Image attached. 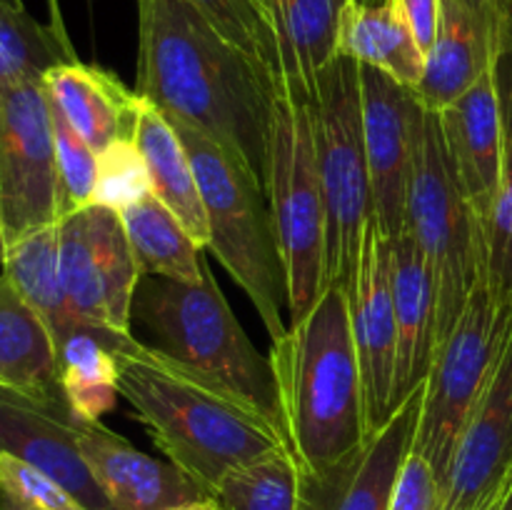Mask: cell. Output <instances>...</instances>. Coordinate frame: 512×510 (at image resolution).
I'll return each instance as SVG.
<instances>
[{
	"label": "cell",
	"instance_id": "obj_23",
	"mask_svg": "<svg viewBox=\"0 0 512 510\" xmlns=\"http://www.w3.org/2000/svg\"><path fill=\"white\" fill-rule=\"evenodd\" d=\"M133 140L148 165L150 193L185 225L190 238L208 248L210 228L193 160L168 115L143 98Z\"/></svg>",
	"mask_w": 512,
	"mask_h": 510
},
{
	"label": "cell",
	"instance_id": "obj_32",
	"mask_svg": "<svg viewBox=\"0 0 512 510\" xmlns=\"http://www.w3.org/2000/svg\"><path fill=\"white\" fill-rule=\"evenodd\" d=\"M148 195H153L150 193L148 165L133 138L115 140L108 148L100 150L93 205H103L120 215Z\"/></svg>",
	"mask_w": 512,
	"mask_h": 510
},
{
	"label": "cell",
	"instance_id": "obj_6",
	"mask_svg": "<svg viewBox=\"0 0 512 510\" xmlns=\"http://www.w3.org/2000/svg\"><path fill=\"white\" fill-rule=\"evenodd\" d=\"M170 123L175 125L193 160L208 215V248L218 255L230 278L245 290L273 343L288 330V323L283 320L288 290L265 185L228 150L193 125L178 118H170Z\"/></svg>",
	"mask_w": 512,
	"mask_h": 510
},
{
	"label": "cell",
	"instance_id": "obj_42",
	"mask_svg": "<svg viewBox=\"0 0 512 510\" xmlns=\"http://www.w3.org/2000/svg\"><path fill=\"white\" fill-rule=\"evenodd\" d=\"M5 248H8V243H5V230H3V220H0V265H3V258H5Z\"/></svg>",
	"mask_w": 512,
	"mask_h": 510
},
{
	"label": "cell",
	"instance_id": "obj_43",
	"mask_svg": "<svg viewBox=\"0 0 512 510\" xmlns=\"http://www.w3.org/2000/svg\"><path fill=\"white\" fill-rule=\"evenodd\" d=\"M255 3L260 5V10H263L265 18H268V23H270V5H273V0H255Z\"/></svg>",
	"mask_w": 512,
	"mask_h": 510
},
{
	"label": "cell",
	"instance_id": "obj_11",
	"mask_svg": "<svg viewBox=\"0 0 512 510\" xmlns=\"http://www.w3.org/2000/svg\"><path fill=\"white\" fill-rule=\"evenodd\" d=\"M0 220L5 243L60 223L53 113L43 80L13 85L0 100Z\"/></svg>",
	"mask_w": 512,
	"mask_h": 510
},
{
	"label": "cell",
	"instance_id": "obj_18",
	"mask_svg": "<svg viewBox=\"0 0 512 510\" xmlns=\"http://www.w3.org/2000/svg\"><path fill=\"white\" fill-rule=\"evenodd\" d=\"M78 445L113 510H170L213 498L170 460L133 448L100 423H83Z\"/></svg>",
	"mask_w": 512,
	"mask_h": 510
},
{
	"label": "cell",
	"instance_id": "obj_14",
	"mask_svg": "<svg viewBox=\"0 0 512 510\" xmlns=\"http://www.w3.org/2000/svg\"><path fill=\"white\" fill-rule=\"evenodd\" d=\"M512 478V335L450 460L443 510H480Z\"/></svg>",
	"mask_w": 512,
	"mask_h": 510
},
{
	"label": "cell",
	"instance_id": "obj_44",
	"mask_svg": "<svg viewBox=\"0 0 512 510\" xmlns=\"http://www.w3.org/2000/svg\"><path fill=\"white\" fill-rule=\"evenodd\" d=\"M500 500H503V495H500V498H495L493 503L483 505V508H480V510H498V508H500Z\"/></svg>",
	"mask_w": 512,
	"mask_h": 510
},
{
	"label": "cell",
	"instance_id": "obj_37",
	"mask_svg": "<svg viewBox=\"0 0 512 510\" xmlns=\"http://www.w3.org/2000/svg\"><path fill=\"white\" fill-rule=\"evenodd\" d=\"M393 3L400 10L405 23H408V28L413 30L423 53L428 55L430 45H433L435 35H438L443 0H393Z\"/></svg>",
	"mask_w": 512,
	"mask_h": 510
},
{
	"label": "cell",
	"instance_id": "obj_24",
	"mask_svg": "<svg viewBox=\"0 0 512 510\" xmlns=\"http://www.w3.org/2000/svg\"><path fill=\"white\" fill-rule=\"evenodd\" d=\"M338 55L380 70L403 88L415 90L425 75V53L393 0H348L340 15Z\"/></svg>",
	"mask_w": 512,
	"mask_h": 510
},
{
	"label": "cell",
	"instance_id": "obj_5",
	"mask_svg": "<svg viewBox=\"0 0 512 510\" xmlns=\"http://www.w3.org/2000/svg\"><path fill=\"white\" fill-rule=\"evenodd\" d=\"M265 195L283 255L288 315L298 320L325 285L328 228L310 93L275 70H270L268 85Z\"/></svg>",
	"mask_w": 512,
	"mask_h": 510
},
{
	"label": "cell",
	"instance_id": "obj_35",
	"mask_svg": "<svg viewBox=\"0 0 512 510\" xmlns=\"http://www.w3.org/2000/svg\"><path fill=\"white\" fill-rule=\"evenodd\" d=\"M0 510H88L38 468L0 453Z\"/></svg>",
	"mask_w": 512,
	"mask_h": 510
},
{
	"label": "cell",
	"instance_id": "obj_12",
	"mask_svg": "<svg viewBox=\"0 0 512 510\" xmlns=\"http://www.w3.org/2000/svg\"><path fill=\"white\" fill-rule=\"evenodd\" d=\"M360 93L373 218L383 238L395 240L405 230V203L423 105L413 90L368 65H360Z\"/></svg>",
	"mask_w": 512,
	"mask_h": 510
},
{
	"label": "cell",
	"instance_id": "obj_26",
	"mask_svg": "<svg viewBox=\"0 0 512 510\" xmlns=\"http://www.w3.org/2000/svg\"><path fill=\"white\" fill-rule=\"evenodd\" d=\"M3 273L13 280L18 293L48 323L58 348L70 335L85 328L75 318L73 308L65 298L63 280H60L58 223L45 225V228L33 230V233L8 243L3 258Z\"/></svg>",
	"mask_w": 512,
	"mask_h": 510
},
{
	"label": "cell",
	"instance_id": "obj_39",
	"mask_svg": "<svg viewBox=\"0 0 512 510\" xmlns=\"http://www.w3.org/2000/svg\"><path fill=\"white\" fill-rule=\"evenodd\" d=\"M170 510H223V508H220V503L215 498H205V500H195V503L178 505V508H170Z\"/></svg>",
	"mask_w": 512,
	"mask_h": 510
},
{
	"label": "cell",
	"instance_id": "obj_10",
	"mask_svg": "<svg viewBox=\"0 0 512 510\" xmlns=\"http://www.w3.org/2000/svg\"><path fill=\"white\" fill-rule=\"evenodd\" d=\"M60 280L85 328L130 335L133 300L143 270L123 220L103 205H85L58 223Z\"/></svg>",
	"mask_w": 512,
	"mask_h": 510
},
{
	"label": "cell",
	"instance_id": "obj_41",
	"mask_svg": "<svg viewBox=\"0 0 512 510\" xmlns=\"http://www.w3.org/2000/svg\"><path fill=\"white\" fill-rule=\"evenodd\" d=\"M498 8L500 13H503V18L512 23V0H498Z\"/></svg>",
	"mask_w": 512,
	"mask_h": 510
},
{
	"label": "cell",
	"instance_id": "obj_20",
	"mask_svg": "<svg viewBox=\"0 0 512 510\" xmlns=\"http://www.w3.org/2000/svg\"><path fill=\"white\" fill-rule=\"evenodd\" d=\"M390 288L398 323L395 408L425 383L438 348L435 285L418 243L408 233L390 240Z\"/></svg>",
	"mask_w": 512,
	"mask_h": 510
},
{
	"label": "cell",
	"instance_id": "obj_15",
	"mask_svg": "<svg viewBox=\"0 0 512 510\" xmlns=\"http://www.w3.org/2000/svg\"><path fill=\"white\" fill-rule=\"evenodd\" d=\"M425 383L335 468L303 475L300 510H388L395 480L415 443Z\"/></svg>",
	"mask_w": 512,
	"mask_h": 510
},
{
	"label": "cell",
	"instance_id": "obj_19",
	"mask_svg": "<svg viewBox=\"0 0 512 510\" xmlns=\"http://www.w3.org/2000/svg\"><path fill=\"white\" fill-rule=\"evenodd\" d=\"M438 115L460 183L485 228L503 173V110L493 68Z\"/></svg>",
	"mask_w": 512,
	"mask_h": 510
},
{
	"label": "cell",
	"instance_id": "obj_40",
	"mask_svg": "<svg viewBox=\"0 0 512 510\" xmlns=\"http://www.w3.org/2000/svg\"><path fill=\"white\" fill-rule=\"evenodd\" d=\"M498 510H512V478H510L508 488H505L503 500H500V508Z\"/></svg>",
	"mask_w": 512,
	"mask_h": 510
},
{
	"label": "cell",
	"instance_id": "obj_13",
	"mask_svg": "<svg viewBox=\"0 0 512 510\" xmlns=\"http://www.w3.org/2000/svg\"><path fill=\"white\" fill-rule=\"evenodd\" d=\"M350 328L365 393V423L373 435L395 413L398 323L390 288V240L375 218L365 228L355 278L348 288Z\"/></svg>",
	"mask_w": 512,
	"mask_h": 510
},
{
	"label": "cell",
	"instance_id": "obj_27",
	"mask_svg": "<svg viewBox=\"0 0 512 510\" xmlns=\"http://www.w3.org/2000/svg\"><path fill=\"white\" fill-rule=\"evenodd\" d=\"M123 338L128 335L80 328L58 348L60 388L65 403L83 423H100V418L118 403L115 348Z\"/></svg>",
	"mask_w": 512,
	"mask_h": 510
},
{
	"label": "cell",
	"instance_id": "obj_38",
	"mask_svg": "<svg viewBox=\"0 0 512 510\" xmlns=\"http://www.w3.org/2000/svg\"><path fill=\"white\" fill-rule=\"evenodd\" d=\"M48 3H50V25H53V28L58 30V35H63L65 40H70L68 38V30H65V25H63V18H60L58 0H48Z\"/></svg>",
	"mask_w": 512,
	"mask_h": 510
},
{
	"label": "cell",
	"instance_id": "obj_16",
	"mask_svg": "<svg viewBox=\"0 0 512 510\" xmlns=\"http://www.w3.org/2000/svg\"><path fill=\"white\" fill-rule=\"evenodd\" d=\"M83 420L68 403H40L0 388V453L25 460L88 510H113L78 445Z\"/></svg>",
	"mask_w": 512,
	"mask_h": 510
},
{
	"label": "cell",
	"instance_id": "obj_22",
	"mask_svg": "<svg viewBox=\"0 0 512 510\" xmlns=\"http://www.w3.org/2000/svg\"><path fill=\"white\" fill-rule=\"evenodd\" d=\"M0 388L40 403H65L53 333L5 273L0 275Z\"/></svg>",
	"mask_w": 512,
	"mask_h": 510
},
{
	"label": "cell",
	"instance_id": "obj_25",
	"mask_svg": "<svg viewBox=\"0 0 512 510\" xmlns=\"http://www.w3.org/2000/svg\"><path fill=\"white\" fill-rule=\"evenodd\" d=\"M348 0H273L275 73L313 90L320 70L338 58L340 15Z\"/></svg>",
	"mask_w": 512,
	"mask_h": 510
},
{
	"label": "cell",
	"instance_id": "obj_1",
	"mask_svg": "<svg viewBox=\"0 0 512 510\" xmlns=\"http://www.w3.org/2000/svg\"><path fill=\"white\" fill-rule=\"evenodd\" d=\"M135 3V93L208 135L265 185L268 65L230 43L190 0Z\"/></svg>",
	"mask_w": 512,
	"mask_h": 510
},
{
	"label": "cell",
	"instance_id": "obj_29",
	"mask_svg": "<svg viewBox=\"0 0 512 510\" xmlns=\"http://www.w3.org/2000/svg\"><path fill=\"white\" fill-rule=\"evenodd\" d=\"M78 60L70 40L25 10L23 0H0V100L13 85L43 80L55 65Z\"/></svg>",
	"mask_w": 512,
	"mask_h": 510
},
{
	"label": "cell",
	"instance_id": "obj_3",
	"mask_svg": "<svg viewBox=\"0 0 512 510\" xmlns=\"http://www.w3.org/2000/svg\"><path fill=\"white\" fill-rule=\"evenodd\" d=\"M268 358L283 433L300 473H325L370 438L348 290L323 285L308 313L273 340Z\"/></svg>",
	"mask_w": 512,
	"mask_h": 510
},
{
	"label": "cell",
	"instance_id": "obj_4",
	"mask_svg": "<svg viewBox=\"0 0 512 510\" xmlns=\"http://www.w3.org/2000/svg\"><path fill=\"white\" fill-rule=\"evenodd\" d=\"M133 318L153 335V348L228 388L283 433L270 358L255 348L235 318L210 265L200 283L143 275L135 290Z\"/></svg>",
	"mask_w": 512,
	"mask_h": 510
},
{
	"label": "cell",
	"instance_id": "obj_17",
	"mask_svg": "<svg viewBox=\"0 0 512 510\" xmlns=\"http://www.w3.org/2000/svg\"><path fill=\"white\" fill-rule=\"evenodd\" d=\"M503 25L498 0H443L438 35L425 55V75L413 90L418 103L428 110L448 108L488 73Z\"/></svg>",
	"mask_w": 512,
	"mask_h": 510
},
{
	"label": "cell",
	"instance_id": "obj_33",
	"mask_svg": "<svg viewBox=\"0 0 512 510\" xmlns=\"http://www.w3.org/2000/svg\"><path fill=\"white\" fill-rule=\"evenodd\" d=\"M50 100V98H48ZM55 135V163H58V190H60V220L75 210L93 205L95 170H98V153L90 148L88 140L80 138L73 125L60 115V110L50 103Z\"/></svg>",
	"mask_w": 512,
	"mask_h": 510
},
{
	"label": "cell",
	"instance_id": "obj_9",
	"mask_svg": "<svg viewBox=\"0 0 512 510\" xmlns=\"http://www.w3.org/2000/svg\"><path fill=\"white\" fill-rule=\"evenodd\" d=\"M510 335L512 300L500 293L488 270H483L458 323L435 350L415 430L413 450L428 460L443 485V493L465 423L483 395Z\"/></svg>",
	"mask_w": 512,
	"mask_h": 510
},
{
	"label": "cell",
	"instance_id": "obj_31",
	"mask_svg": "<svg viewBox=\"0 0 512 510\" xmlns=\"http://www.w3.org/2000/svg\"><path fill=\"white\" fill-rule=\"evenodd\" d=\"M300 475L290 450L230 470L213 498L223 510H300Z\"/></svg>",
	"mask_w": 512,
	"mask_h": 510
},
{
	"label": "cell",
	"instance_id": "obj_30",
	"mask_svg": "<svg viewBox=\"0 0 512 510\" xmlns=\"http://www.w3.org/2000/svg\"><path fill=\"white\" fill-rule=\"evenodd\" d=\"M498 83L500 110H503V173L498 198L485 223V253H488L490 280L512 300V23L505 20L498 53L493 60Z\"/></svg>",
	"mask_w": 512,
	"mask_h": 510
},
{
	"label": "cell",
	"instance_id": "obj_8",
	"mask_svg": "<svg viewBox=\"0 0 512 510\" xmlns=\"http://www.w3.org/2000/svg\"><path fill=\"white\" fill-rule=\"evenodd\" d=\"M310 115L328 228L325 285L348 290L358 268L365 228L373 220L360 65L355 60L338 55L320 70L310 90Z\"/></svg>",
	"mask_w": 512,
	"mask_h": 510
},
{
	"label": "cell",
	"instance_id": "obj_2",
	"mask_svg": "<svg viewBox=\"0 0 512 510\" xmlns=\"http://www.w3.org/2000/svg\"><path fill=\"white\" fill-rule=\"evenodd\" d=\"M118 393L155 448L208 495L230 470L290 450L260 410L153 345L123 338L115 348Z\"/></svg>",
	"mask_w": 512,
	"mask_h": 510
},
{
	"label": "cell",
	"instance_id": "obj_7",
	"mask_svg": "<svg viewBox=\"0 0 512 510\" xmlns=\"http://www.w3.org/2000/svg\"><path fill=\"white\" fill-rule=\"evenodd\" d=\"M403 233L418 243L433 275L440 348L483 275L488 253L483 220L460 183L438 110L420 113Z\"/></svg>",
	"mask_w": 512,
	"mask_h": 510
},
{
	"label": "cell",
	"instance_id": "obj_21",
	"mask_svg": "<svg viewBox=\"0 0 512 510\" xmlns=\"http://www.w3.org/2000/svg\"><path fill=\"white\" fill-rule=\"evenodd\" d=\"M43 85L50 103L95 153L115 140L133 138L143 98L110 70L73 60L48 70Z\"/></svg>",
	"mask_w": 512,
	"mask_h": 510
},
{
	"label": "cell",
	"instance_id": "obj_34",
	"mask_svg": "<svg viewBox=\"0 0 512 510\" xmlns=\"http://www.w3.org/2000/svg\"><path fill=\"white\" fill-rule=\"evenodd\" d=\"M230 43L275 70V38L255 0H190Z\"/></svg>",
	"mask_w": 512,
	"mask_h": 510
},
{
	"label": "cell",
	"instance_id": "obj_28",
	"mask_svg": "<svg viewBox=\"0 0 512 510\" xmlns=\"http://www.w3.org/2000/svg\"><path fill=\"white\" fill-rule=\"evenodd\" d=\"M120 220L143 275H158L180 283L203 280L208 265L203 248L155 195L130 205L120 213Z\"/></svg>",
	"mask_w": 512,
	"mask_h": 510
},
{
	"label": "cell",
	"instance_id": "obj_45",
	"mask_svg": "<svg viewBox=\"0 0 512 510\" xmlns=\"http://www.w3.org/2000/svg\"><path fill=\"white\" fill-rule=\"evenodd\" d=\"M358 3H383V0H358Z\"/></svg>",
	"mask_w": 512,
	"mask_h": 510
},
{
	"label": "cell",
	"instance_id": "obj_36",
	"mask_svg": "<svg viewBox=\"0 0 512 510\" xmlns=\"http://www.w3.org/2000/svg\"><path fill=\"white\" fill-rule=\"evenodd\" d=\"M443 485L428 460L410 450L395 480L388 510H443Z\"/></svg>",
	"mask_w": 512,
	"mask_h": 510
}]
</instances>
